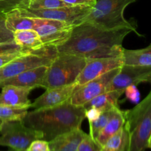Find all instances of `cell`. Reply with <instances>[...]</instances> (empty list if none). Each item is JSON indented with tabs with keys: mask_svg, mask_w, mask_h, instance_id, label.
<instances>
[{
	"mask_svg": "<svg viewBox=\"0 0 151 151\" xmlns=\"http://www.w3.org/2000/svg\"><path fill=\"white\" fill-rule=\"evenodd\" d=\"M133 30L129 28L104 29L88 22L74 26L70 36L55 47L58 53L76 55L85 58L122 55L124 38Z\"/></svg>",
	"mask_w": 151,
	"mask_h": 151,
	"instance_id": "1",
	"label": "cell"
},
{
	"mask_svg": "<svg viewBox=\"0 0 151 151\" xmlns=\"http://www.w3.org/2000/svg\"><path fill=\"white\" fill-rule=\"evenodd\" d=\"M86 118L83 106H75L69 99L57 106L28 111L22 121L27 126L41 132L42 139L50 142L58 136L81 128Z\"/></svg>",
	"mask_w": 151,
	"mask_h": 151,
	"instance_id": "2",
	"label": "cell"
},
{
	"mask_svg": "<svg viewBox=\"0 0 151 151\" xmlns=\"http://www.w3.org/2000/svg\"><path fill=\"white\" fill-rule=\"evenodd\" d=\"M125 128L129 142L127 151H145L151 136V91L130 110L125 111Z\"/></svg>",
	"mask_w": 151,
	"mask_h": 151,
	"instance_id": "3",
	"label": "cell"
},
{
	"mask_svg": "<svg viewBox=\"0 0 151 151\" xmlns=\"http://www.w3.org/2000/svg\"><path fill=\"white\" fill-rule=\"evenodd\" d=\"M137 0H97L88 16L83 22H88L104 29L129 28L138 35L134 22L124 17V11L129 4Z\"/></svg>",
	"mask_w": 151,
	"mask_h": 151,
	"instance_id": "4",
	"label": "cell"
},
{
	"mask_svg": "<svg viewBox=\"0 0 151 151\" xmlns=\"http://www.w3.org/2000/svg\"><path fill=\"white\" fill-rule=\"evenodd\" d=\"M86 63V58L69 53H57L47 67L43 88H50L76 83Z\"/></svg>",
	"mask_w": 151,
	"mask_h": 151,
	"instance_id": "5",
	"label": "cell"
},
{
	"mask_svg": "<svg viewBox=\"0 0 151 151\" xmlns=\"http://www.w3.org/2000/svg\"><path fill=\"white\" fill-rule=\"evenodd\" d=\"M57 53L55 47H44L39 50L24 53L0 68V83L24 71L41 66H50Z\"/></svg>",
	"mask_w": 151,
	"mask_h": 151,
	"instance_id": "6",
	"label": "cell"
},
{
	"mask_svg": "<svg viewBox=\"0 0 151 151\" xmlns=\"http://www.w3.org/2000/svg\"><path fill=\"white\" fill-rule=\"evenodd\" d=\"M41 132L27 126L22 120L3 121L0 130V145L24 151L36 139H42Z\"/></svg>",
	"mask_w": 151,
	"mask_h": 151,
	"instance_id": "7",
	"label": "cell"
},
{
	"mask_svg": "<svg viewBox=\"0 0 151 151\" xmlns=\"http://www.w3.org/2000/svg\"><path fill=\"white\" fill-rule=\"evenodd\" d=\"M92 7L89 6H66L58 8L46 10L18 9L24 16L40 19H54L76 26L83 23L84 18L89 14Z\"/></svg>",
	"mask_w": 151,
	"mask_h": 151,
	"instance_id": "8",
	"label": "cell"
},
{
	"mask_svg": "<svg viewBox=\"0 0 151 151\" xmlns=\"http://www.w3.org/2000/svg\"><path fill=\"white\" fill-rule=\"evenodd\" d=\"M120 69L121 67L116 68L83 85L77 86L70 98L71 103L75 106H83L97 96L106 92Z\"/></svg>",
	"mask_w": 151,
	"mask_h": 151,
	"instance_id": "9",
	"label": "cell"
},
{
	"mask_svg": "<svg viewBox=\"0 0 151 151\" xmlns=\"http://www.w3.org/2000/svg\"><path fill=\"white\" fill-rule=\"evenodd\" d=\"M35 30L40 35L44 47H55L66 41L70 36L74 26L54 19L35 18Z\"/></svg>",
	"mask_w": 151,
	"mask_h": 151,
	"instance_id": "10",
	"label": "cell"
},
{
	"mask_svg": "<svg viewBox=\"0 0 151 151\" xmlns=\"http://www.w3.org/2000/svg\"><path fill=\"white\" fill-rule=\"evenodd\" d=\"M151 82V66L122 65L120 71L115 76L107 91L125 90L128 87Z\"/></svg>",
	"mask_w": 151,
	"mask_h": 151,
	"instance_id": "11",
	"label": "cell"
},
{
	"mask_svg": "<svg viewBox=\"0 0 151 151\" xmlns=\"http://www.w3.org/2000/svg\"><path fill=\"white\" fill-rule=\"evenodd\" d=\"M123 65L122 55L116 57L87 58L86 63L76 80V84L81 86L91 80L119 68Z\"/></svg>",
	"mask_w": 151,
	"mask_h": 151,
	"instance_id": "12",
	"label": "cell"
},
{
	"mask_svg": "<svg viewBox=\"0 0 151 151\" xmlns=\"http://www.w3.org/2000/svg\"><path fill=\"white\" fill-rule=\"evenodd\" d=\"M76 83L60 87L47 88L45 92L38 97L34 103H31V107L34 109H46L57 106L69 100L72 97Z\"/></svg>",
	"mask_w": 151,
	"mask_h": 151,
	"instance_id": "13",
	"label": "cell"
},
{
	"mask_svg": "<svg viewBox=\"0 0 151 151\" xmlns=\"http://www.w3.org/2000/svg\"><path fill=\"white\" fill-rule=\"evenodd\" d=\"M48 66H41L24 71L0 83V88L7 85L24 87L32 89L40 87L43 88V81Z\"/></svg>",
	"mask_w": 151,
	"mask_h": 151,
	"instance_id": "14",
	"label": "cell"
},
{
	"mask_svg": "<svg viewBox=\"0 0 151 151\" xmlns=\"http://www.w3.org/2000/svg\"><path fill=\"white\" fill-rule=\"evenodd\" d=\"M32 88L7 85L1 87L0 93V105L19 108L31 107L29 94Z\"/></svg>",
	"mask_w": 151,
	"mask_h": 151,
	"instance_id": "15",
	"label": "cell"
},
{
	"mask_svg": "<svg viewBox=\"0 0 151 151\" xmlns=\"http://www.w3.org/2000/svg\"><path fill=\"white\" fill-rule=\"evenodd\" d=\"M86 133L78 128L58 136L49 142L50 151H78Z\"/></svg>",
	"mask_w": 151,
	"mask_h": 151,
	"instance_id": "16",
	"label": "cell"
},
{
	"mask_svg": "<svg viewBox=\"0 0 151 151\" xmlns=\"http://www.w3.org/2000/svg\"><path fill=\"white\" fill-rule=\"evenodd\" d=\"M124 93L125 90H114L106 91L87 102L83 106L85 110L95 109L100 112L113 109L114 108L119 107L118 101Z\"/></svg>",
	"mask_w": 151,
	"mask_h": 151,
	"instance_id": "17",
	"label": "cell"
},
{
	"mask_svg": "<svg viewBox=\"0 0 151 151\" xmlns=\"http://www.w3.org/2000/svg\"><path fill=\"white\" fill-rule=\"evenodd\" d=\"M125 123V111L116 108L115 111L106 126L100 131L95 141L103 147L109 138L118 132Z\"/></svg>",
	"mask_w": 151,
	"mask_h": 151,
	"instance_id": "18",
	"label": "cell"
},
{
	"mask_svg": "<svg viewBox=\"0 0 151 151\" xmlns=\"http://www.w3.org/2000/svg\"><path fill=\"white\" fill-rule=\"evenodd\" d=\"M6 26L13 32L23 29H34L36 21L35 18L22 15L16 8L6 12Z\"/></svg>",
	"mask_w": 151,
	"mask_h": 151,
	"instance_id": "19",
	"label": "cell"
},
{
	"mask_svg": "<svg viewBox=\"0 0 151 151\" xmlns=\"http://www.w3.org/2000/svg\"><path fill=\"white\" fill-rule=\"evenodd\" d=\"M14 42L27 50H39L44 47L41 38L35 29H23L13 32Z\"/></svg>",
	"mask_w": 151,
	"mask_h": 151,
	"instance_id": "20",
	"label": "cell"
},
{
	"mask_svg": "<svg viewBox=\"0 0 151 151\" xmlns=\"http://www.w3.org/2000/svg\"><path fill=\"white\" fill-rule=\"evenodd\" d=\"M123 65L151 66V44L140 50L124 49L122 53Z\"/></svg>",
	"mask_w": 151,
	"mask_h": 151,
	"instance_id": "21",
	"label": "cell"
},
{
	"mask_svg": "<svg viewBox=\"0 0 151 151\" xmlns=\"http://www.w3.org/2000/svg\"><path fill=\"white\" fill-rule=\"evenodd\" d=\"M129 142V137L125 126L116 134L107 140L102 147V151H127Z\"/></svg>",
	"mask_w": 151,
	"mask_h": 151,
	"instance_id": "22",
	"label": "cell"
},
{
	"mask_svg": "<svg viewBox=\"0 0 151 151\" xmlns=\"http://www.w3.org/2000/svg\"><path fill=\"white\" fill-rule=\"evenodd\" d=\"M28 109V108L0 105V119L2 121L23 120L27 114Z\"/></svg>",
	"mask_w": 151,
	"mask_h": 151,
	"instance_id": "23",
	"label": "cell"
},
{
	"mask_svg": "<svg viewBox=\"0 0 151 151\" xmlns=\"http://www.w3.org/2000/svg\"><path fill=\"white\" fill-rule=\"evenodd\" d=\"M116 108L101 112L100 116H99L97 119H94V120L93 121H91V122H89L90 125L89 135L91 136L94 140L97 138V137L98 136V134H100V131L103 129V128H104L106 125V124L108 123L109 119H111L112 115L114 113L115 109H116Z\"/></svg>",
	"mask_w": 151,
	"mask_h": 151,
	"instance_id": "24",
	"label": "cell"
},
{
	"mask_svg": "<svg viewBox=\"0 0 151 151\" xmlns=\"http://www.w3.org/2000/svg\"><path fill=\"white\" fill-rule=\"evenodd\" d=\"M72 6L66 4L62 0H29L27 9L30 10H46L58 7Z\"/></svg>",
	"mask_w": 151,
	"mask_h": 151,
	"instance_id": "25",
	"label": "cell"
},
{
	"mask_svg": "<svg viewBox=\"0 0 151 151\" xmlns=\"http://www.w3.org/2000/svg\"><path fill=\"white\" fill-rule=\"evenodd\" d=\"M14 42L13 32L6 26V13L0 10V44Z\"/></svg>",
	"mask_w": 151,
	"mask_h": 151,
	"instance_id": "26",
	"label": "cell"
},
{
	"mask_svg": "<svg viewBox=\"0 0 151 151\" xmlns=\"http://www.w3.org/2000/svg\"><path fill=\"white\" fill-rule=\"evenodd\" d=\"M78 151H102V147L89 134H86L78 146Z\"/></svg>",
	"mask_w": 151,
	"mask_h": 151,
	"instance_id": "27",
	"label": "cell"
},
{
	"mask_svg": "<svg viewBox=\"0 0 151 151\" xmlns=\"http://www.w3.org/2000/svg\"><path fill=\"white\" fill-rule=\"evenodd\" d=\"M29 0H0V10L10 11L16 8H26Z\"/></svg>",
	"mask_w": 151,
	"mask_h": 151,
	"instance_id": "28",
	"label": "cell"
},
{
	"mask_svg": "<svg viewBox=\"0 0 151 151\" xmlns=\"http://www.w3.org/2000/svg\"><path fill=\"white\" fill-rule=\"evenodd\" d=\"M24 151H50L49 142L44 139L34 140Z\"/></svg>",
	"mask_w": 151,
	"mask_h": 151,
	"instance_id": "29",
	"label": "cell"
},
{
	"mask_svg": "<svg viewBox=\"0 0 151 151\" xmlns=\"http://www.w3.org/2000/svg\"><path fill=\"white\" fill-rule=\"evenodd\" d=\"M28 51H32V50H22L19 52H7L4 53V54L0 55V68L4 66L9 62L12 61L16 58L19 57L20 55H23L24 53L27 52Z\"/></svg>",
	"mask_w": 151,
	"mask_h": 151,
	"instance_id": "30",
	"label": "cell"
},
{
	"mask_svg": "<svg viewBox=\"0 0 151 151\" xmlns=\"http://www.w3.org/2000/svg\"><path fill=\"white\" fill-rule=\"evenodd\" d=\"M125 93L128 100H131L133 103H139L140 99V94L136 86H132L128 87L125 90Z\"/></svg>",
	"mask_w": 151,
	"mask_h": 151,
	"instance_id": "31",
	"label": "cell"
},
{
	"mask_svg": "<svg viewBox=\"0 0 151 151\" xmlns=\"http://www.w3.org/2000/svg\"><path fill=\"white\" fill-rule=\"evenodd\" d=\"M22 50H24V49L22 48L20 46L16 44L15 42L0 44V55L4 54V53H7V52H19V51H22Z\"/></svg>",
	"mask_w": 151,
	"mask_h": 151,
	"instance_id": "32",
	"label": "cell"
},
{
	"mask_svg": "<svg viewBox=\"0 0 151 151\" xmlns=\"http://www.w3.org/2000/svg\"><path fill=\"white\" fill-rule=\"evenodd\" d=\"M66 4L72 6H89L94 7L97 0H62Z\"/></svg>",
	"mask_w": 151,
	"mask_h": 151,
	"instance_id": "33",
	"label": "cell"
},
{
	"mask_svg": "<svg viewBox=\"0 0 151 151\" xmlns=\"http://www.w3.org/2000/svg\"><path fill=\"white\" fill-rule=\"evenodd\" d=\"M148 148H150V149H151V137H150V139H149V143H148Z\"/></svg>",
	"mask_w": 151,
	"mask_h": 151,
	"instance_id": "34",
	"label": "cell"
},
{
	"mask_svg": "<svg viewBox=\"0 0 151 151\" xmlns=\"http://www.w3.org/2000/svg\"><path fill=\"white\" fill-rule=\"evenodd\" d=\"M2 122L3 121L0 119V130H1V124H2Z\"/></svg>",
	"mask_w": 151,
	"mask_h": 151,
	"instance_id": "35",
	"label": "cell"
},
{
	"mask_svg": "<svg viewBox=\"0 0 151 151\" xmlns=\"http://www.w3.org/2000/svg\"><path fill=\"white\" fill-rule=\"evenodd\" d=\"M9 151H20V150H13V149H11V150Z\"/></svg>",
	"mask_w": 151,
	"mask_h": 151,
	"instance_id": "36",
	"label": "cell"
},
{
	"mask_svg": "<svg viewBox=\"0 0 151 151\" xmlns=\"http://www.w3.org/2000/svg\"><path fill=\"white\" fill-rule=\"evenodd\" d=\"M150 137H151V136H150Z\"/></svg>",
	"mask_w": 151,
	"mask_h": 151,
	"instance_id": "37",
	"label": "cell"
},
{
	"mask_svg": "<svg viewBox=\"0 0 151 151\" xmlns=\"http://www.w3.org/2000/svg\"><path fill=\"white\" fill-rule=\"evenodd\" d=\"M150 83H151V82H150Z\"/></svg>",
	"mask_w": 151,
	"mask_h": 151,
	"instance_id": "38",
	"label": "cell"
}]
</instances>
